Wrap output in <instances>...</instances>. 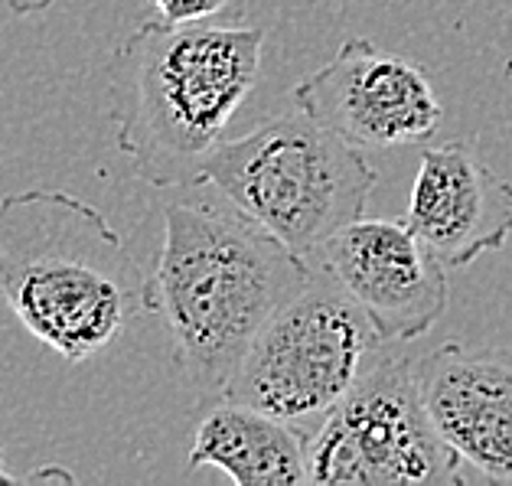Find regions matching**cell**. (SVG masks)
<instances>
[{
    "label": "cell",
    "mask_w": 512,
    "mask_h": 486,
    "mask_svg": "<svg viewBox=\"0 0 512 486\" xmlns=\"http://www.w3.org/2000/svg\"><path fill=\"white\" fill-rule=\"evenodd\" d=\"M314 271L229 199L167 203L164 242L147 274V310L164 320L173 359L203 395H222L248 346Z\"/></svg>",
    "instance_id": "1"
},
{
    "label": "cell",
    "mask_w": 512,
    "mask_h": 486,
    "mask_svg": "<svg viewBox=\"0 0 512 486\" xmlns=\"http://www.w3.org/2000/svg\"><path fill=\"white\" fill-rule=\"evenodd\" d=\"M265 30L147 20L111 56L115 144L157 190L196 186L206 157L261 76Z\"/></svg>",
    "instance_id": "2"
},
{
    "label": "cell",
    "mask_w": 512,
    "mask_h": 486,
    "mask_svg": "<svg viewBox=\"0 0 512 486\" xmlns=\"http://www.w3.org/2000/svg\"><path fill=\"white\" fill-rule=\"evenodd\" d=\"M0 301L56 356L85 363L147 310V274L98 206L23 190L0 199Z\"/></svg>",
    "instance_id": "3"
},
{
    "label": "cell",
    "mask_w": 512,
    "mask_h": 486,
    "mask_svg": "<svg viewBox=\"0 0 512 486\" xmlns=\"http://www.w3.org/2000/svg\"><path fill=\"white\" fill-rule=\"evenodd\" d=\"M376 180L362 147L301 108L222 141L199 173V183H209L304 258L366 216Z\"/></svg>",
    "instance_id": "4"
},
{
    "label": "cell",
    "mask_w": 512,
    "mask_h": 486,
    "mask_svg": "<svg viewBox=\"0 0 512 486\" xmlns=\"http://www.w3.org/2000/svg\"><path fill=\"white\" fill-rule=\"evenodd\" d=\"M385 340L327 271L274 314L219 398L297 425L327 415L372 366Z\"/></svg>",
    "instance_id": "5"
},
{
    "label": "cell",
    "mask_w": 512,
    "mask_h": 486,
    "mask_svg": "<svg viewBox=\"0 0 512 486\" xmlns=\"http://www.w3.org/2000/svg\"><path fill=\"white\" fill-rule=\"evenodd\" d=\"M310 483H460V460L434 431L415 359L376 356L307 438Z\"/></svg>",
    "instance_id": "6"
},
{
    "label": "cell",
    "mask_w": 512,
    "mask_h": 486,
    "mask_svg": "<svg viewBox=\"0 0 512 486\" xmlns=\"http://www.w3.org/2000/svg\"><path fill=\"white\" fill-rule=\"evenodd\" d=\"M294 105L356 147L424 144L441 128L444 108L431 72L415 59L382 53L353 36L327 66L294 85Z\"/></svg>",
    "instance_id": "7"
},
{
    "label": "cell",
    "mask_w": 512,
    "mask_h": 486,
    "mask_svg": "<svg viewBox=\"0 0 512 486\" xmlns=\"http://www.w3.org/2000/svg\"><path fill=\"white\" fill-rule=\"evenodd\" d=\"M320 268L353 297L385 343L431 333L447 310V265L405 219H356L317 252Z\"/></svg>",
    "instance_id": "8"
},
{
    "label": "cell",
    "mask_w": 512,
    "mask_h": 486,
    "mask_svg": "<svg viewBox=\"0 0 512 486\" xmlns=\"http://www.w3.org/2000/svg\"><path fill=\"white\" fill-rule=\"evenodd\" d=\"M405 222L447 268H464L512 239V183L477 137L424 147Z\"/></svg>",
    "instance_id": "9"
},
{
    "label": "cell",
    "mask_w": 512,
    "mask_h": 486,
    "mask_svg": "<svg viewBox=\"0 0 512 486\" xmlns=\"http://www.w3.org/2000/svg\"><path fill=\"white\" fill-rule=\"evenodd\" d=\"M415 372L431 425L460 464L512 483V350L441 343Z\"/></svg>",
    "instance_id": "10"
},
{
    "label": "cell",
    "mask_w": 512,
    "mask_h": 486,
    "mask_svg": "<svg viewBox=\"0 0 512 486\" xmlns=\"http://www.w3.org/2000/svg\"><path fill=\"white\" fill-rule=\"evenodd\" d=\"M212 467L239 486L310 483L307 438L291 421L268 411L219 398L196 428L186 470Z\"/></svg>",
    "instance_id": "11"
},
{
    "label": "cell",
    "mask_w": 512,
    "mask_h": 486,
    "mask_svg": "<svg viewBox=\"0 0 512 486\" xmlns=\"http://www.w3.org/2000/svg\"><path fill=\"white\" fill-rule=\"evenodd\" d=\"M167 23H245L255 0H147Z\"/></svg>",
    "instance_id": "12"
},
{
    "label": "cell",
    "mask_w": 512,
    "mask_h": 486,
    "mask_svg": "<svg viewBox=\"0 0 512 486\" xmlns=\"http://www.w3.org/2000/svg\"><path fill=\"white\" fill-rule=\"evenodd\" d=\"M7 10H14L17 17H36L43 14V10L53 7V0H0Z\"/></svg>",
    "instance_id": "13"
},
{
    "label": "cell",
    "mask_w": 512,
    "mask_h": 486,
    "mask_svg": "<svg viewBox=\"0 0 512 486\" xmlns=\"http://www.w3.org/2000/svg\"><path fill=\"white\" fill-rule=\"evenodd\" d=\"M0 483H17V473L4 464V451H0Z\"/></svg>",
    "instance_id": "14"
}]
</instances>
